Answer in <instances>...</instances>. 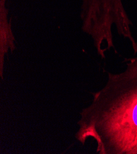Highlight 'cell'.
Here are the masks:
<instances>
[{
	"mask_svg": "<svg viewBox=\"0 0 137 154\" xmlns=\"http://www.w3.org/2000/svg\"><path fill=\"white\" fill-rule=\"evenodd\" d=\"M94 1H98V2H111V1H114V0H94Z\"/></svg>",
	"mask_w": 137,
	"mask_h": 154,
	"instance_id": "obj_3",
	"label": "cell"
},
{
	"mask_svg": "<svg viewBox=\"0 0 137 154\" xmlns=\"http://www.w3.org/2000/svg\"><path fill=\"white\" fill-rule=\"evenodd\" d=\"M126 61L79 114L76 139L92 140L100 154H137V55Z\"/></svg>",
	"mask_w": 137,
	"mask_h": 154,
	"instance_id": "obj_1",
	"label": "cell"
},
{
	"mask_svg": "<svg viewBox=\"0 0 137 154\" xmlns=\"http://www.w3.org/2000/svg\"><path fill=\"white\" fill-rule=\"evenodd\" d=\"M16 39L13 33L6 0H0V75L3 79L5 57L16 48Z\"/></svg>",
	"mask_w": 137,
	"mask_h": 154,
	"instance_id": "obj_2",
	"label": "cell"
}]
</instances>
